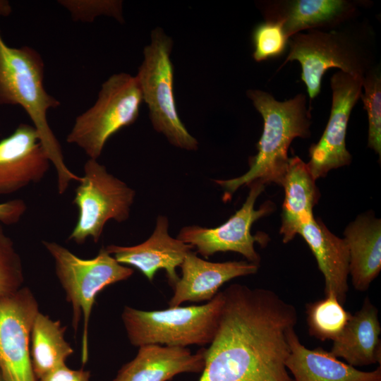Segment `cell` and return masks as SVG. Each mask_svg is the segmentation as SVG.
<instances>
[{
  "instance_id": "603a6c76",
  "label": "cell",
  "mask_w": 381,
  "mask_h": 381,
  "mask_svg": "<svg viewBox=\"0 0 381 381\" xmlns=\"http://www.w3.org/2000/svg\"><path fill=\"white\" fill-rule=\"evenodd\" d=\"M66 327L40 311L31 329L30 352L34 374L38 380L54 369L66 364L73 349L66 341Z\"/></svg>"
},
{
  "instance_id": "e0dca14e",
  "label": "cell",
  "mask_w": 381,
  "mask_h": 381,
  "mask_svg": "<svg viewBox=\"0 0 381 381\" xmlns=\"http://www.w3.org/2000/svg\"><path fill=\"white\" fill-rule=\"evenodd\" d=\"M354 4L344 0H294L267 4L263 13L267 21L282 23L289 39L303 30L334 27L351 18Z\"/></svg>"
},
{
  "instance_id": "8fae6325",
  "label": "cell",
  "mask_w": 381,
  "mask_h": 381,
  "mask_svg": "<svg viewBox=\"0 0 381 381\" xmlns=\"http://www.w3.org/2000/svg\"><path fill=\"white\" fill-rule=\"evenodd\" d=\"M39 311L37 299L27 286L0 296V373L4 381H37L30 341Z\"/></svg>"
},
{
  "instance_id": "cb8c5ba5",
  "label": "cell",
  "mask_w": 381,
  "mask_h": 381,
  "mask_svg": "<svg viewBox=\"0 0 381 381\" xmlns=\"http://www.w3.org/2000/svg\"><path fill=\"white\" fill-rule=\"evenodd\" d=\"M307 303V322L310 335L321 341H334L344 330L351 314L346 311L332 294Z\"/></svg>"
},
{
  "instance_id": "2e32d148",
  "label": "cell",
  "mask_w": 381,
  "mask_h": 381,
  "mask_svg": "<svg viewBox=\"0 0 381 381\" xmlns=\"http://www.w3.org/2000/svg\"><path fill=\"white\" fill-rule=\"evenodd\" d=\"M205 358L204 348L193 353L186 347L143 345L112 381H167L182 373H201Z\"/></svg>"
},
{
  "instance_id": "f1b7e54d",
  "label": "cell",
  "mask_w": 381,
  "mask_h": 381,
  "mask_svg": "<svg viewBox=\"0 0 381 381\" xmlns=\"http://www.w3.org/2000/svg\"><path fill=\"white\" fill-rule=\"evenodd\" d=\"M27 210V205L22 199H13L0 202V222L3 225L17 224Z\"/></svg>"
},
{
  "instance_id": "44dd1931",
  "label": "cell",
  "mask_w": 381,
  "mask_h": 381,
  "mask_svg": "<svg viewBox=\"0 0 381 381\" xmlns=\"http://www.w3.org/2000/svg\"><path fill=\"white\" fill-rule=\"evenodd\" d=\"M344 236L353 286L358 291H366L381 270L380 219L361 215L349 224Z\"/></svg>"
},
{
  "instance_id": "5bb4252c",
  "label": "cell",
  "mask_w": 381,
  "mask_h": 381,
  "mask_svg": "<svg viewBox=\"0 0 381 381\" xmlns=\"http://www.w3.org/2000/svg\"><path fill=\"white\" fill-rule=\"evenodd\" d=\"M193 247L169 234V220L165 216L157 218L153 233L144 242L133 246L109 245L106 250L121 264L133 266L152 282L155 273L164 270L173 286L179 279L176 267H181Z\"/></svg>"
},
{
  "instance_id": "4fadbf2b",
  "label": "cell",
  "mask_w": 381,
  "mask_h": 381,
  "mask_svg": "<svg viewBox=\"0 0 381 381\" xmlns=\"http://www.w3.org/2000/svg\"><path fill=\"white\" fill-rule=\"evenodd\" d=\"M50 164L35 127L20 123L0 140V196L40 182Z\"/></svg>"
},
{
  "instance_id": "f546056e",
  "label": "cell",
  "mask_w": 381,
  "mask_h": 381,
  "mask_svg": "<svg viewBox=\"0 0 381 381\" xmlns=\"http://www.w3.org/2000/svg\"><path fill=\"white\" fill-rule=\"evenodd\" d=\"M90 373L83 369L73 370L66 364L47 373L37 381H90Z\"/></svg>"
},
{
  "instance_id": "d6986e66",
  "label": "cell",
  "mask_w": 381,
  "mask_h": 381,
  "mask_svg": "<svg viewBox=\"0 0 381 381\" xmlns=\"http://www.w3.org/2000/svg\"><path fill=\"white\" fill-rule=\"evenodd\" d=\"M290 353L286 366L294 381H381L380 365L370 372L345 363L322 347L303 346L295 329L289 337Z\"/></svg>"
},
{
  "instance_id": "d4e9b609",
  "label": "cell",
  "mask_w": 381,
  "mask_h": 381,
  "mask_svg": "<svg viewBox=\"0 0 381 381\" xmlns=\"http://www.w3.org/2000/svg\"><path fill=\"white\" fill-rule=\"evenodd\" d=\"M364 94L361 95L368 113V146L381 154V77L380 71L370 69L363 80Z\"/></svg>"
},
{
  "instance_id": "4dcf8cb0",
  "label": "cell",
  "mask_w": 381,
  "mask_h": 381,
  "mask_svg": "<svg viewBox=\"0 0 381 381\" xmlns=\"http://www.w3.org/2000/svg\"><path fill=\"white\" fill-rule=\"evenodd\" d=\"M11 13L10 3L6 0H0V17L8 16Z\"/></svg>"
},
{
  "instance_id": "ba28073f",
  "label": "cell",
  "mask_w": 381,
  "mask_h": 381,
  "mask_svg": "<svg viewBox=\"0 0 381 381\" xmlns=\"http://www.w3.org/2000/svg\"><path fill=\"white\" fill-rule=\"evenodd\" d=\"M135 196L133 188L109 173L97 159H88L75 189L73 203L78 209V217L68 240L83 244L91 238L97 243L109 220L123 222L128 219Z\"/></svg>"
},
{
  "instance_id": "3957f363",
  "label": "cell",
  "mask_w": 381,
  "mask_h": 381,
  "mask_svg": "<svg viewBox=\"0 0 381 381\" xmlns=\"http://www.w3.org/2000/svg\"><path fill=\"white\" fill-rule=\"evenodd\" d=\"M246 95L263 119V131L258 153L250 159L246 173L234 179L214 180L224 190V201L230 200L240 187L254 182L281 185L289 164L290 144L295 138H305L310 133V115L304 94L284 102L260 90H248Z\"/></svg>"
},
{
  "instance_id": "5b68a950",
  "label": "cell",
  "mask_w": 381,
  "mask_h": 381,
  "mask_svg": "<svg viewBox=\"0 0 381 381\" xmlns=\"http://www.w3.org/2000/svg\"><path fill=\"white\" fill-rule=\"evenodd\" d=\"M54 261L56 277L73 309L72 325L77 333L83 321L81 362L88 361V327L97 295L105 287L126 280L133 270L119 262L105 249L90 259H83L54 241H42Z\"/></svg>"
},
{
  "instance_id": "4316f807",
  "label": "cell",
  "mask_w": 381,
  "mask_h": 381,
  "mask_svg": "<svg viewBox=\"0 0 381 381\" xmlns=\"http://www.w3.org/2000/svg\"><path fill=\"white\" fill-rule=\"evenodd\" d=\"M288 40L281 23L266 20L259 24L253 32V59L259 62L280 55Z\"/></svg>"
},
{
  "instance_id": "9c48e42d",
  "label": "cell",
  "mask_w": 381,
  "mask_h": 381,
  "mask_svg": "<svg viewBox=\"0 0 381 381\" xmlns=\"http://www.w3.org/2000/svg\"><path fill=\"white\" fill-rule=\"evenodd\" d=\"M288 42L289 52L282 66L295 60L301 64V79L311 99L320 93L322 76L329 68L360 76L370 69L367 54L346 31L309 30L292 35Z\"/></svg>"
},
{
  "instance_id": "7a4b0ae2",
  "label": "cell",
  "mask_w": 381,
  "mask_h": 381,
  "mask_svg": "<svg viewBox=\"0 0 381 381\" xmlns=\"http://www.w3.org/2000/svg\"><path fill=\"white\" fill-rule=\"evenodd\" d=\"M44 72L43 59L35 49L9 47L0 32V105H18L27 113L55 167L57 190L62 195L80 176L65 164L61 145L48 123V110L59 107L60 102L46 91Z\"/></svg>"
},
{
  "instance_id": "52a82bcc",
  "label": "cell",
  "mask_w": 381,
  "mask_h": 381,
  "mask_svg": "<svg viewBox=\"0 0 381 381\" xmlns=\"http://www.w3.org/2000/svg\"><path fill=\"white\" fill-rule=\"evenodd\" d=\"M143 102L135 76L119 73L109 77L95 104L78 116L66 137L88 156L97 159L108 140L138 119Z\"/></svg>"
},
{
  "instance_id": "7402d4cb",
  "label": "cell",
  "mask_w": 381,
  "mask_h": 381,
  "mask_svg": "<svg viewBox=\"0 0 381 381\" xmlns=\"http://www.w3.org/2000/svg\"><path fill=\"white\" fill-rule=\"evenodd\" d=\"M315 181L306 163L298 157L289 158L281 183L285 191L280 228L284 243L291 241L300 226L313 217L318 198Z\"/></svg>"
},
{
  "instance_id": "9a60e30c",
  "label": "cell",
  "mask_w": 381,
  "mask_h": 381,
  "mask_svg": "<svg viewBox=\"0 0 381 381\" xmlns=\"http://www.w3.org/2000/svg\"><path fill=\"white\" fill-rule=\"evenodd\" d=\"M182 276L174 287L169 308L186 301H210L225 282L238 277L255 274L258 265L248 261L212 262L200 258L193 251L185 257L181 265Z\"/></svg>"
},
{
  "instance_id": "ffe728a7",
  "label": "cell",
  "mask_w": 381,
  "mask_h": 381,
  "mask_svg": "<svg viewBox=\"0 0 381 381\" xmlns=\"http://www.w3.org/2000/svg\"><path fill=\"white\" fill-rule=\"evenodd\" d=\"M380 333L378 310L367 296L361 308L351 315L341 334L333 341L330 352L353 367L380 365Z\"/></svg>"
},
{
  "instance_id": "30bf717a",
  "label": "cell",
  "mask_w": 381,
  "mask_h": 381,
  "mask_svg": "<svg viewBox=\"0 0 381 381\" xmlns=\"http://www.w3.org/2000/svg\"><path fill=\"white\" fill-rule=\"evenodd\" d=\"M242 207L229 219L214 228L191 225L183 227L177 238L196 248L197 253L205 258L217 253L233 251L243 255L250 262L259 265L260 258L255 250V242H267V236H253V224L271 211V205L265 204L255 209L256 199L265 189V185L254 182Z\"/></svg>"
},
{
  "instance_id": "ac0fdd59",
  "label": "cell",
  "mask_w": 381,
  "mask_h": 381,
  "mask_svg": "<svg viewBox=\"0 0 381 381\" xmlns=\"http://www.w3.org/2000/svg\"><path fill=\"white\" fill-rule=\"evenodd\" d=\"M298 234L309 246L325 277V295L334 294L344 306L349 289V264L345 239L335 236L314 217L300 226Z\"/></svg>"
},
{
  "instance_id": "484cf974",
  "label": "cell",
  "mask_w": 381,
  "mask_h": 381,
  "mask_svg": "<svg viewBox=\"0 0 381 381\" xmlns=\"http://www.w3.org/2000/svg\"><path fill=\"white\" fill-rule=\"evenodd\" d=\"M23 282L20 256L0 222V296L18 291L23 287Z\"/></svg>"
},
{
  "instance_id": "1f68e13d",
  "label": "cell",
  "mask_w": 381,
  "mask_h": 381,
  "mask_svg": "<svg viewBox=\"0 0 381 381\" xmlns=\"http://www.w3.org/2000/svg\"><path fill=\"white\" fill-rule=\"evenodd\" d=\"M0 381H4V380L3 379V377H2L1 375V373H0Z\"/></svg>"
},
{
  "instance_id": "7c38bea8",
  "label": "cell",
  "mask_w": 381,
  "mask_h": 381,
  "mask_svg": "<svg viewBox=\"0 0 381 381\" xmlns=\"http://www.w3.org/2000/svg\"><path fill=\"white\" fill-rule=\"evenodd\" d=\"M363 77L339 71L331 78L330 116L319 142L310 147V159L307 163L315 180L351 162V155L346 147L347 124L351 110L361 95Z\"/></svg>"
},
{
  "instance_id": "277c9868",
  "label": "cell",
  "mask_w": 381,
  "mask_h": 381,
  "mask_svg": "<svg viewBox=\"0 0 381 381\" xmlns=\"http://www.w3.org/2000/svg\"><path fill=\"white\" fill-rule=\"evenodd\" d=\"M224 304L218 292L200 306L146 311L125 306L121 318L131 344L186 347L210 344L216 334Z\"/></svg>"
},
{
  "instance_id": "8992f818",
  "label": "cell",
  "mask_w": 381,
  "mask_h": 381,
  "mask_svg": "<svg viewBox=\"0 0 381 381\" xmlns=\"http://www.w3.org/2000/svg\"><path fill=\"white\" fill-rule=\"evenodd\" d=\"M173 45L172 39L162 28H154L150 42L143 49V60L135 77L154 129L176 147L197 150L198 142L186 129L176 109L171 60Z\"/></svg>"
},
{
  "instance_id": "83f0119b",
  "label": "cell",
  "mask_w": 381,
  "mask_h": 381,
  "mask_svg": "<svg viewBox=\"0 0 381 381\" xmlns=\"http://www.w3.org/2000/svg\"><path fill=\"white\" fill-rule=\"evenodd\" d=\"M59 3L68 11L76 21L92 22L95 18L107 16L123 22V3L119 0H61Z\"/></svg>"
},
{
  "instance_id": "6da1fadb",
  "label": "cell",
  "mask_w": 381,
  "mask_h": 381,
  "mask_svg": "<svg viewBox=\"0 0 381 381\" xmlns=\"http://www.w3.org/2000/svg\"><path fill=\"white\" fill-rule=\"evenodd\" d=\"M212 341L205 349L199 381H294L286 361L296 309L275 292L234 284Z\"/></svg>"
}]
</instances>
